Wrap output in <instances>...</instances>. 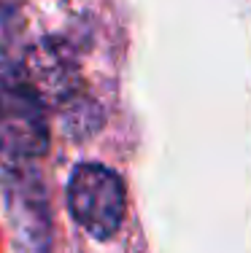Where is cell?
Returning <instances> with one entry per match:
<instances>
[{
	"instance_id": "6da1fadb",
	"label": "cell",
	"mask_w": 251,
	"mask_h": 253,
	"mask_svg": "<svg viewBox=\"0 0 251 253\" xmlns=\"http://www.w3.org/2000/svg\"><path fill=\"white\" fill-rule=\"evenodd\" d=\"M68 208L87 234L108 240L124 221L127 194L119 172L105 165H79L68 180Z\"/></svg>"
},
{
	"instance_id": "7a4b0ae2",
	"label": "cell",
	"mask_w": 251,
	"mask_h": 253,
	"mask_svg": "<svg viewBox=\"0 0 251 253\" xmlns=\"http://www.w3.org/2000/svg\"><path fill=\"white\" fill-rule=\"evenodd\" d=\"M49 146L44 108L22 84H0V159L22 167L44 156Z\"/></svg>"
}]
</instances>
